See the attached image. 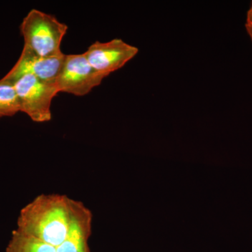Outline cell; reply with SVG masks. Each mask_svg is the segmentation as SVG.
Here are the masks:
<instances>
[{"mask_svg":"<svg viewBox=\"0 0 252 252\" xmlns=\"http://www.w3.org/2000/svg\"><path fill=\"white\" fill-rule=\"evenodd\" d=\"M6 252H56V248L16 229L13 231Z\"/></svg>","mask_w":252,"mask_h":252,"instance_id":"ba28073f","label":"cell"},{"mask_svg":"<svg viewBox=\"0 0 252 252\" xmlns=\"http://www.w3.org/2000/svg\"><path fill=\"white\" fill-rule=\"evenodd\" d=\"M64 58V54L54 57H44L24 45L17 62L0 80L14 84L23 76L32 75L42 81L56 83Z\"/></svg>","mask_w":252,"mask_h":252,"instance_id":"5b68a950","label":"cell"},{"mask_svg":"<svg viewBox=\"0 0 252 252\" xmlns=\"http://www.w3.org/2000/svg\"><path fill=\"white\" fill-rule=\"evenodd\" d=\"M245 27H246L247 31H248L249 35H250L252 40V4L250 9H249L248 15H247Z\"/></svg>","mask_w":252,"mask_h":252,"instance_id":"30bf717a","label":"cell"},{"mask_svg":"<svg viewBox=\"0 0 252 252\" xmlns=\"http://www.w3.org/2000/svg\"><path fill=\"white\" fill-rule=\"evenodd\" d=\"M135 46L120 39L107 42L95 41L84 53L86 59L97 72L107 77L121 69L138 54Z\"/></svg>","mask_w":252,"mask_h":252,"instance_id":"8992f818","label":"cell"},{"mask_svg":"<svg viewBox=\"0 0 252 252\" xmlns=\"http://www.w3.org/2000/svg\"><path fill=\"white\" fill-rule=\"evenodd\" d=\"M92 224V212L82 202L73 199L69 231L64 242L56 248V252H91L89 240Z\"/></svg>","mask_w":252,"mask_h":252,"instance_id":"52a82bcc","label":"cell"},{"mask_svg":"<svg viewBox=\"0 0 252 252\" xmlns=\"http://www.w3.org/2000/svg\"><path fill=\"white\" fill-rule=\"evenodd\" d=\"M67 26L52 15L33 9L23 18L21 25L24 45L44 57L63 54L61 46Z\"/></svg>","mask_w":252,"mask_h":252,"instance_id":"7a4b0ae2","label":"cell"},{"mask_svg":"<svg viewBox=\"0 0 252 252\" xmlns=\"http://www.w3.org/2000/svg\"><path fill=\"white\" fill-rule=\"evenodd\" d=\"M105 77L91 65L84 54L65 55L56 84L59 93L83 96L101 84Z\"/></svg>","mask_w":252,"mask_h":252,"instance_id":"277c9868","label":"cell"},{"mask_svg":"<svg viewBox=\"0 0 252 252\" xmlns=\"http://www.w3.org/2000/svg\"><path fill=\"white\" fill-rule=\"evenodd\" d=\"M21 112L34 122L51 120V106L59 94L56 83L41 80L32 75H24L14 83Z\"/></svg>","mask_w":252,"mask_h":252,"instance_id":"3957f363","label":"cell"},{"mask_svg":"<svg viewBox=\"0 0 252 252\" xmlns=\"http://www.w3.org/2000/svg\"><path fill=\"white\" fill-rule=\"evenodd\" d=\"M21 112L14 84L0 80V117H12Z\"/></svg>","mask_w":252,"mask_h":252,"instance_id":"9c48e42d","label":"cell"},{"mask_svg":"<svg viewBox=\"0 0 252 252\" xmlns=\"http://www.w3.org/2000/svg\"><path fill=\"white\" fill-rule=\"evenodd\" d=\"M72 203L63 194H41L21 210L17 229L56 248L69 231Z\"/></svg>","mask_w":252,"mask_h":252,"instance_id":"6da1fadb","label":"cell"}]
</instances>
